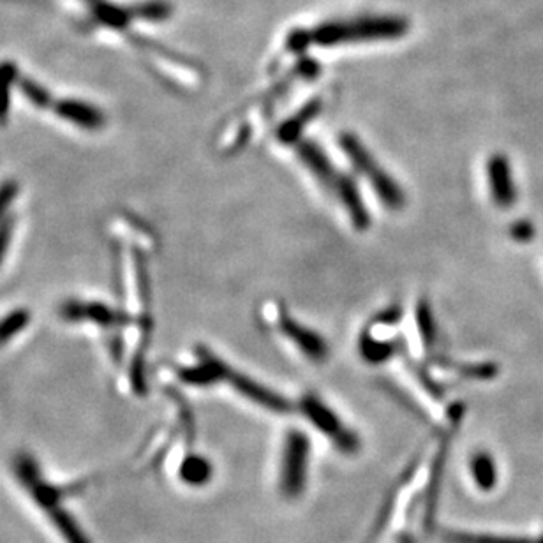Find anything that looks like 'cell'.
Instances as JSON below:
<instances>
[{"instance_id":"obj_20","label":"cell","mask_w":543,"mask_h":543,"mask_svg":"<svg viewBox=\"0 0 543 543\" xmlns=\"http://www.w3.org/2000/svg\"><path fill=\"white\" fill-rule=\"evenodd\" d=\"M18 194H20V187L13 180L0 184V221H4L9 216V209Z\"/></svg>"},{"instance_id":"obj_5","label":"cell","mask_w":543,"mask_h":543,"mask_svg":"<svg viewBox=\"0 0 543 543\" xmlns=\"http://www.w3.org/2000/svg\"><path fill=\"white\" fill-rule=\"evenodd\" d=\"M267 313H270L267 314L270 320L276 321L277 330L286 339H290L291 343L295 344L311 362L321 364L327 360L328 346L320 334H316L304 325H298L297 321L291 320L290 316L283 313L277 304L267 305Z\"/></svg>"},{"instance_id":"obj_2","label":"cell","mask_w":543,"mask_h":543,"mask_svg":"<svg viewBox=\"0 0 543 543\" xmlns=\"http://www.w3.org/2000/svg\"><path fill=\"white\" fill-rule=\"evenodd\" d=\"M341 147L346 152V156L350 157L355 170L371 184L387 209L399 210L404 207L406 198L401 187L397 186V182L387 175V172H383V168L374 161V157H371L358 138H355L353 134H343Z\"/></svg>"},{"instance_id":"obj_23","label":"cell","mask_w":543,"mask_h":543,"mask_svg":"<svg viewBox=\"0 0 543 543\" xmlns=\"http://www.w3.org/2000/svg\"><path fill=\"white\" fill-rule=\"evenodd\" d=\"M512 230H514L512 231V237H514L515 240L529 239L531 233H533V230H531V226H529L528 223L517 224Z\"/></svg>"},{"instance_id":"obj_16","label":"cell","mask_w":543,"mask_h":543,"mask_svg":"<svg viewBox=\"0 0 543 543\" xmlns=\"http://www.w3.org/2000/svg\"><path fill=\"white\" fill-rule=\"evenodd\" d=\"M32 321V314L29 309H15L0 318V346L8 344L16 335L22 334L25 328L29 327Z\"/></svg>"},{"instance_id":"obj_8","label":"cell","mask_w":543,"mask_h":543,"mask_svg":"<svg viewBox=\"0 0 543 543\" xmlns=\"http://www.w3.org/2000/svg\"><path fill=\"white\" fill-rule=\"evenodd\" d=\"M487 177L494 203L501 209L512 207L515 203V182L508 159L499 154L492 156L487 163Z\"/></svg>"},{"instance_id":"obj_19","label":"cell","mask_w":543,"mask_h":543,"mask_svg":"<svg viewBox=\"0 0 543 543\" xmlns=\"http://www.w3.org/2000/svg\"><path fill=\"white\" fill-rule=\"evenodd\" d=\"M20 89H22L23 96L27 97L30 101V105L38 106V108H50L53 106L52 94L41 87L36 82H30V80H22L20 82Z\"/></svg>"},{"instance_id":"obj_4","label":"cell","mask_w":543,"mask_h":543,"mask_svg":"<svg viewBox=\"0 0 543 543\" xmlns=\"http://www.w3.org/2000/svg\"><path fill=\"white\" fill-rule=\"evenodd\" d=\"M302 411H304L305 417L309 418L323 434L332 438L335 447L339 448L341 452L355 454L360 448V441L355 436V432L346 429V425H343L334 411L325 406L318 397L307 395L302 401Z\"/></svg>"},{"instance_id":"obj_14","label":"cell","mask_w":543,"mask_h":543,"mask_svg":"<svg viewBox=\"0 0 543 543\" xmlns=\"http://www.w3.org/2000/svg\"><path fill=\"white\" fill-rule=\"evenodd\" d=\"M471 471H473L475 482L482 491H492L496 487L498 469H496L491 455L484 454V452L475 455L471 461Z\"/></svg>"},{"instance_id":"obj_22","label":"cell","mask_w":543,"mask_h":543,"mask_svg":"<svg viewBox=\"0 0 543 543\" xmlns=\"http://www.w3.org/2000/svg\"><path fill=\"white\" fill-rule=\"evenodd\" d=\"M13 230H15V219L6 217L4 221H0V265L4 263V258L8 254L11 240H13Z\"/></svg>"},{"instance_id":"obj_10","label":"cell","mask_w":543,"mask_h":543,"mask_svg":"<svg viewBox=\"0 0 543 543\" xmlns=\"http://www.w3.org/2000/svg\"><path fill=\"white\" fill-rule=\"evenodd\" d=\"M200 353V364L179 369L180 380L187 385H193V387H210L212 383H217V381L228 380V374L231 371L228 365L221 362L219 358L207 355L205 350Z\"/></svg>"},{"instance_id":"obj_9","label":"cell","mask_w":543,"mask_h":543,"mask_svg":"<svg viewBox=\"0 0 543 543\" xmlns=\"http://www.w3.org/2000/svg\"><path fill=\"white\" fill-rule=\"evenodd\" d=\"M226 381H230L231 387L235 388L239 394L247 397L249 401L260 404V406L267 408V410L276 411V413H281V415L286 413V411H290V402L284 401L281 395H277L276 392H272L268 388L261 387L260 383L249 380L247 376H242V374L233 371V369L228 374V380Z\"/></svg>"},{"instance_id":"obj_24","label":"cell","mask_w":543,"mask_h":543,"mask_svg":"<svg viewBox=\"0 0 543 543\" xmlns=\"http://www.w3.org/2000/svg\"><path fill=\"white\" fill-rule=\"evenodd\" d=\"M540 543H543V538H542V540H540Z\"/></svg>"},{"instance_id":"obj_17","label":"cell","mask_w":543,"mask_h":543,"mask_svg":"<svg viewBox=\"0 0 543 543\" xmlns=\"http://www.w3.org/2000/svg\"><path fill=\"white\" fill-rule=\"evenodd\" d=\"M395 346L392 343H385V341H376L371 337H364L362 344H360V353L362 357L371 362V364H381L388 358L394 355Z\"/></svg>"},{"instance_id":"obj_3","label":"cell","mask_w":543,"mask_h":543,"mask_svg":"<svg viewBox=\"0 0 543 543\" xmlns=\"http://www.w3.org/2000/svg\"><path fill=\"white\" fill-rule=\"evenodd\" d=\"M307 466H309V438L304 432L291 431L286 438L281 466V489L284 496L298 498L304 492Z\"/></svg>"},{"instance_id":"obj_6","label":"cell","mask_w":543,"mask_h":543,"mask_svg":"<svg viewBox=\"0 0 543 543\" xmlns=\"http://www.w3.org/2000/svg\"><path fill=\"white\" fill-rule=\"evenodd\" d=\"M60 318L69 323L90 321L94 325L105 328L122 327L129 321L126 314H120L110 305L101 304V302H82L75 298L66 300L60 305Z\"/></svg>"},{"instance_id":"obj_21","label":"cell","mask_w":543,"mask_h":543,"mask_svg":"<svg viewBox=\"0 0 543 543\" xmlns=\"http://www.w3.org/2000/svg\"><path fill=\"white\" fill-rule=\"evenodd\" d=\"M418 327L425 344H431L434 339V325H432L431 307L427 304H420L418 307Z\"/></svg>"},{"instance_id":"obj_12","label":"cell","mask_w":543,"mask_h":543,"mask_svg":"<svg viewBox=\"0 0 543 543\" xmlns=\"http://www.w3.org/2000/svg\"><path fill=\"white\" fill-rule=\"evenodd\" d=\"M334 193L341 200V203H343V207L348 212L353 226L360 231L367 230L369 224H371V219H369L367 209H365V205L362 203V198H360V193H358L355 182L350 177L341 175Z\"/></svg>"},{"instance_id":"obj_13","label":"cell","mask_w":543,"mask_h":543,"mask_svg":"<svg viewBox=\"0 0 543 543\" xmlns=\"http://www.w3.org/2000/svg\"><path fill=\"white\" fill-rule=\"evenodd\" d=\"M179 475L184 484L191 485V487H203V485L209 484L210 478L214 475V468H212L209 459L191 454L187 455L180 464Z\"/></svg>"},{"instance_id":"obj_1","label":"cell","mask_w":543,"mask_h":543,"mask_svg":"<svg viewBox=\"0 0 543 543\" xmlns=\"http://www.w3.org/2000/svg\"><path fill=\"white\" fill-rule=\"evenodd\" d=\"M11 469L18 485L50 521L62 542L92 543L80 522L76 521L75 515L67 508V498H73L85 491L89 487V480H80L71 485L53 484L52 480H46L38 459L29 452H18Z\"/></svg>"},{"instance_id":"obj_7","label":"cell","mask_w":543,"mask_h":543,"mask_svg":"<svg viewBox=\"0 0 543 543\" xmlns=\"http://www.w3.org/2000/svg\"><path fill=\"white\" fill-rule=\"evenodd\" d=\"M53 110L60 119L69 124L82 127L85 131H99L106 126V115L97 106L80 99H62L53 103Z\"/></svg>"},{"instance_id":"obj_15","label":"cell","mask_w":543,"mask_h":543,"mask_svg":"<svg viewBox=\"0 0 543 543\" xmlns=\"http://www.w3.org/2000/svg\"><path fill=\"white\" fill-rule=\"evenodd\" d=\"M18 80V69L11 62L0 64V126L8 122L11 110V92Z\"/></svg>"},{"instance_id":"obj_11","label":"cell","mask_w":543,"mask_h":543,"mask_svg":"<svg viewBox=\"0 0 543 543\" xmlns=\"http://www.w3.org/2000/svg\"><path fill=\"white\" fill-rule=\"evenodd\" d=\"M298 156H300V161L313 172L314 177L320 180L323 186L335 191L341 175H339V172H335L334 166L328 161L327 156L323 154L320 147H316L313 143H302L298 147Z\"/></svg>"},{"instance_id":"obj_18","label":"cell","mask_w":543,"mask_h":543,"mask_svg":"<svg viewBox=\"0 0 543 543\" xmlns=\"http://www.w3.org/2000/svg\"><path fill=\"white\" fill-rule=\"evenodd\" d=\"M448 543H535L526 538H510V536L469 535V533H447Z\"/></svg>"}]
</instances>
